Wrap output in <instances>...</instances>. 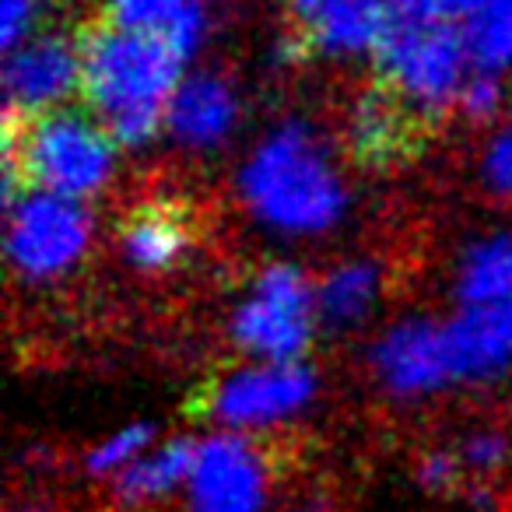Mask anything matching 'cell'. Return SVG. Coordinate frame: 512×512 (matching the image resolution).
<instances>
[{"label":"cell","mask_w":512,"mask_h":512,"mask_svg":"<svg viewBox=\"0 0 512 512\" xmlns=\"http://www.w3.org/2000/svg\"><path fill=\"white\" fill-rule=\"evenodd\" d=\"M151 446H155V425H148V421L127 425V428H120V432L106 435L95 449H88L85 453V474L109 477V481H113V477L123 474L130 463L141 460Z\"/></svg>","instance_id":"44dd1931"},{"label":"cell","mask_w":512,"mask_h":512,"mask_svg":"<svg viewBox=\"0 0 512 512\" xmlns=\"http://www.w3.org/2000/svg\"><path fill=\"white\" fill-rule=\"evenodd\" d=\"M474 71L498 74L512 71V0H481L460 22Z\"/></svg>","instance_id":"d6986e66"},{"label":"cell","mask_w":512,"mask_h":512,"mask_svg":"<svg viewBox=\"0 0 512 512\" xmlns=\"http://www.w3.org/2000/svg\"><path fill=\"white\" fill-rule=\"evenodd\" d=\"M288 512H337V505H334V498H327V495H313V498H302V502L292 505Z\"/></svg>","instance_id":"4316f807"},{"label":"cell","mask_w":512,"mask_h":512,"mask_svg":"<svg viewBox=\"0 0 512 512\" xmlns=\"http://www.w3.org/2000/svg\"><path fill=\"white\" fill-rule=\"evenodd\" d=\"M193 218L169 200L137 204L120 228V253L137 274H169L193 253Z\"/></svg>","instance_id":"4fadbf2b"},{"label":"cell","mask_w":512,"mask_h":512,"mask_svg":"<svg viewBox=\"0 0 512 512\" xmlns=\"http://www.w3.org/2000/svg\"><path fill=\"white\" fill-rule=\"evenodd\" d=\"M421 120L383 85L355 99L348 113V148L365 165H393L418 144Z\"/></svg>","instance_id":"5bb4252c"},{"label":"cell","mask_w":512,"mask_h":512,"mask_svg":"<svg viewBox=\"0 0 512 512\" xmlns=\"http://www.w3.org/2000/svg\"><path fill=\"white\" fill-rule=\"evenodd\" d=\"M106 22L165 39L179 57L190 60L204 43L211 15L204 0H106Z\"/></svg>","instance_id":"9a60e30c"},{"label":"cell","mask_w":512,"mask_h":512,"mask_svg":"<svg viewBox=\"0 0 512 512\" xmlns=\"http://www.w3.org/2000/svg\"><path fill=\"white\" fill-rule=\"evenodd\" d=\"M43 11L46 0H0V43H4V53L18 50L32 36H39L36 25L43 18Z\"/></svg>","instance_id":"d4e9b609"},{"label":"cell","mask_w":512,"mask_h":512,"mask_svg":"<svg viewBox=\"0 0 512 512\" xmlns=\"http://www.w3.org/2000/svg\"><path fill=\"white\" fill-rule=\"evenodd\" d=\"M235 190L256 225L288 239L327 235L351 207L334 151L302 120H285L260 137L242 162Z\"/></svg>","instance_id":"6da1fadb"},{"label":"cell","mask_w":512,"mask_h":512,"mask_svg":"<svg viewBox=\"0 0 512 512\" xmlns=\"http://www.w3.org/2000/svg\"><path fill=\"white\" fill-rule=\"evenodd\" d=\"M74 92H81V39L64 32H39L4 60L8 113L22 120L67 109Z\"/></svg>","instance_id":"30bf717a"},{"label":"cell","mask_w":512,"mask_h":512,"mask_svg":"<svg viewBox=\"0 0 512 512\" xmlns=\"http://www.w3.org/2000/svg\"><path fill=\"white\" fill-rule=\"evenodd\" d=\"M193 456H197V442L190 439H169L162 446H151L141 460L109 481V498L120 509H141L158 498H169L179 484L190 481Z\"/></svg>","instance_id":"ac0fdd59"},{"label":"cell","mask_w":512,"mask_h":512,"mask_svg":"<svg viewBox=\"0 0 512 512\" xmlns=\"http://www.w3.org/2000/svg\"><path fill=\"white\" fill-rule=\"evenodd\" d=\"M285 4L295 25V43L337 60H355L365 53L376 57L393 22L386 0H285Z\"/></svg>","instance_id":"8fae6325"},{"label":"cell","mask_w":512,"mask_h":512,"mask_svg":"<svg viewBox=\"0 0 512 512\" xmlns=\"http://www.w3.org/2000/svg\"><path fill=\"white\" fill-rule=\"evenodd\" d=\"M481 0H439V8H442V18H449V22H456L460 25L463 18L470 15V11L477 8Z\"/></svg>","instance_id":"484cf974"},{"label":"cell","mask_w":512,"mask_h":512,"mask_svg":"<svg viewBox=\"0 0 512 512\" xmlns=\"http://www.w3.org/2000/svg\"><path fill=\"white\" fill-rule=\"evenodd\" d=\"M186 60L165 39L92 25L81 32V95L120 148H144L165 130Z\"/></svg>","instance_id":"7a4b0ae2"},{"label":"cell","mask_w":512,"mask_h":512,"mask_svg":"<svg viewBox=\"0 0 512 512\" xmlns=\"http://www.w3.org/2000/svg\"><path fill=\"white\" fill-rule=\"evenodd\" d=\"M386 292L383 267L376 260H341L320 281H316V306H320V327L351 330L369 320Z\"/></svg>","instance_id":"2e32d148"},{"label":"cell","mask_w":512,"mask_h":512,"mask_svg":"<svg viewBox=\"0 0 512 512\" xmlns=\"http://www.w3.org/2000/svg\"><path fill=\"white\" fill-rule=\"evenodd\" d=\"M505 102V88L498 74H484V71H470L467 85L460 92V102H456V113L470 123H488L498 116Z\"/></svg>","instance_id":"cb8c5ba5"},{"label":"cell","mask_w":512,"mask_h":512,"mask_svg":"<svg viewBox=\"0 0 512 512\" xmlns=\"http://www.w3.org/2000/svg\"><path fill=\"white\" fill-rule=\"evenodd\" d=\"M376 71L386 92L397 95L421 123H432L456 113L474 64L460 25L449 18H425L390 22L376 50Z\"/></svg>","instance_id":"277c9868"},{"label":"cell","mask_w":512,"mask_h":512,"mask_svg":"<svg viewBox=\"0 0 512 512\" xmlns=\"http://www.w3.org/2000/svg\"><path fill=\"white\" fill-rule=\"evenodd\" d=\"M456 456L463 463L467 484H488L491 477L505 474L512 467V435L505 428L481 425L453 442Z\"/></svg>","instance_id":"ffe728a7"},{"label":"cell","mask_w":512,"mask_h":512,"mask_svg":"<svg viewBox=\"0 0 512 512\" xmlns=\"http://www.w3.org/2000/svg\"><path fill=\"white\" fill-rule=\"evenodd\" d=\"M481 186L498 200H512V123L498 127L484 141L481 162H477Z\"/></svg>","instance_id":"603a6c76"},{"label":"cell","mask_w":512,"mask_h":512,"mask_svg":"<svg viewBox=\"0 0 512 512\" xmlns=\"http://www.w3.org/2000/svg\"><path fill=\"white\" fill-rule=\"evenodd\" d=\"M95 221L78 200L22 190L8 200V264L25 285H50L74 271L88 256Z\"/></svg>","instance_id":"8992f818"},{"label":"cell","mask_w":512,"mask_h":512,"mask_svg":"<svg viewBox=\"0 0 512 512\" xmlns=\"http://www.w3.org/2000/svg\"><path fill=\"white\" fill-rule=\"evenodd\" d=\"M414 477L432 495H463V488H467V474H463V463L456 456L453 442L428 446L414 463Z\"/></svg>","instance_id":"7402d4cb"},{"label":"cell","mask_w":512,"mask_h":512,"mask_svg":"<svg viewBox=\"0 0 512 512\" xmlns=\"http://www.w3.org/2000/svg\"><path fill=\"white\" fill-rule=\"evenodd\" d=\"M369 369L386 397L425 400L460 386L449 323L432 316H407L376 337Z\"/></svg>","instance_id":"9c48e42d"},{"label":"cell","mask_w":512,"mask_h":512,"mask_svg":"<svg viewBox=\"0 0 512 512\" xmlns=\"http://www.w3.org/2000/svg\"><path fill=\"white\" fill-rule=\"evenodd\" d=\"M0 151H4V204L22 190L85 204L109 186L120 144L92 113L67 106L32 120L4 113Z\"/></svg>","instance_id":"3957f363"},{"label":"cell","mask_w":512,"mask_h":512,"mask_svg":"<svg viewBox=\"0 0 512 512\" xmlns=\"http://www.w3.org/2000/svg\"><path fill=\"white\" fill-rule=\"evenodd\" d=\"M316 327V281L295 264H267L235 302L228 337L249 362H302Z\"/></svg>","instance_id":"5b68a950"},{"label":"cell","mask_w":512,"mask_h":512,"mask_svg":"<svg viewBox=\"0 0 512 512\" xmlns=\"http://www.w3.org/2000/svg\"><path fill=\"white\" fill-rule=\"evenodd\" d=\"M320 379L306 362H249L232 369L200 397V414L221 432L253 435L309 411Z\"/></svg>","instance_id":"52a82bcc"},{"label":"cell","mask_w":512,"mask_h":512,"mask_svg":"<svg viewBox=\"0 0 512 512\" xmlns=\"http://www.w3.org/2000/svg\"><path fill=\"white\" fill-rule=\"evenodd\" d=\"M281 477V456L253 435L214 432L197 442L186 505L190 512H264Z\"/></svg>","instance_id":"ba28073f"},{"label":"cell","mask_w":512,"mask_h":512,"mask_svg":"<svg viewBox=\"0 0 512 512\" xmlns=\"http://www.w3.org/2000/svg\"><path fill=\"white\" fill-rule=\"evenodd\" d=\"M460 309L512 306V232H495L470 242L453 271Z\"/></svg>","instance_id":"e0dca14e"},{"label":"cell","mask_w":512,"mask_h":512,"mask_svg":"<svg viewBox=\"0 0 512 512\" xmlns=\"http://www.w3.org/2000/svg\"><path fill=\"white\" fill-rule=\"evenodd\" d=\"M239 92L221 74L200 71L183 78L165 113V130L186 151H214L239 127Z\"/></svg>","instance_id":"7c38bea8"}]
</instances>
